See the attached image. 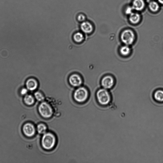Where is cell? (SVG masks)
Returning <instances> with one entry per match:
<instances>
[{"mask_svg":"<svg viewBox=\"0 0 163 163\" xmlns=\"http://www.w3.org/2000/svg\"><path fill=\"white\" fill-rule=\"evenodd\" d=\"M160 3L163 4V0H158Z\"/></svg>","mask_w":163,"mask_h":163,"instance_id":"cb8c5ba5","label":"cell"},{"mask_svg":"<svg viewBox=\"0 0 163 163\" xmlns=\"http://www.w3.org/2000/svg\"><path fill=\"white\" fill-rule=\"evenodd\" d=\"M29 91L26 87L22 88L19 91L20 94L22 96H24L28 94Z\"/></svg>","mask_w":163,"mask_h":163,"instance_id":"44dd1931","label":"cell"},{"mask_svg":"<svg viewBox=\"0 0 163 163\" xmlns=\"http://www.w3.org/2000/svg\"><path fill=\"white\" fill-rule=\"evenodd\" d=\"M34 97L38 101H42L44 99V97L42 94L40 92L36 91L34 93Z\"/></svg>","mask_w":163,"mask_h":163,"instance_id":"ac0fdd59","label":"cell"},{"mask_svg":"<svg viewBox=\"0 0 163 163\" xmlns=\"http://www.w3.org/2000/svg\"><path fill=\"white\" fill-rule=\"evenodd\" d=\"M154 99L157 102H163V91L158 90L156 92L154 95Z\"/></svg>","mask_w":163,"mask_h":163,"instance_id":"5bb4252c","label":"cell"},{"mask_svg":"<svg viewBox=\"0 0 163 163\" xmlns=\"http://www.w3.org/2000/svg\"><path fill=\"white\" fill-rule=\"evenodd\" d=\"M37 130L39 134H45L47 130V127L44 124H40L37 127Z\"/></svg>","mask_w":163,"mask_h":163,"instance_id":"e0dca14e","label":"cell"},{"mask_svg":"<svg viewBox=\"0 0 163 163\" xmlns=\"http://www.w3.org/2000/svg\"><path fill=\"white\" fill-rule=\"evenodd\" d=\"M149 7L152 11L155 12L159 10V4L156 2L152 1L150 3Z\"/></svg>","mask_w":163,"mask_h":163,"instance_id":"d6986e66","label":"cell"},{"mask_svg":"<svg viewBox=\"0 0 163 163\" xmlns=\"http://www.w3.org/2000/svg\"><path fill=\"white\" fill-rule=\"evenodd\" d=\"M80 27L82 31L86 34H90L94 30L92 24L89 21H85L82 22Z\"/></svg>","mask_w":163,"mask_h":163,"instance_id":"30bf717a","label":"cell"},{"mask_svg":"<svg viewBox=\"0 0 163 163\" xmlns=\"http://www.w3.org/2000/svg\"><path fill=\"white\" fill-rule=\"evenodd\" d=\"M144 2L143 0H134L132 4V8L137 11H141L144 8Z\"/></svg>","mask_w":163,"mask_h":163,"instance_id":"7c38bea8","label":"cell"},{"mask_svg":"<svg viewBox=\"0 0 163 163\" xmlns=\"http://www.w3.org/2000/svg\"><path fill=\"white\" fill-rule=\"evenodd\" d=\"M22 131L23 134L26 137L31 138L35 134V127L32 123L27 122L25 123L22 127Z\"/></svg>","mask_w":163,"mask_h":163,"instance_id":"52a82bcc","label":"cell"},{"mask_svg":"<svg viewBox=\"0 0 163 163\" xmlns=\"http://www.w3.org/2000/svg\"><path fill=\"white\" fill-rule=\"evenodd\" d=\"M96 97L98 102L101 105H108L111 102V97L106 89H101L98 90L96 93Z\"/></svg>","mask_w":163,"mask_h":163,"instance_id":"6da1fadb","label":"cell"},{"mask_svg":"<svg viewBox=\"0 0 163 163\" xmlns=\"http://www.w3.org/2000/svg\"><path fill=\"white\" fill-rule=\"evenodd\" d=\"M135 36V34L130 30H126L121 34V39L125 45H130L134 42Z\"/></svg>","mask_w":163,"mask_h":163,"instance_id":"5b68a950","label":"cell"},{"mask_svg":"<svg viewBox=\"0 0 163 163\" xmlns=\"http://www.w3.org/2000/svg\"><path fill=\"white\" fill-rule=\"evenodd\" d=\"M133 9L132 7H127L126 11V13L127 14H130L132 13Z\"/></svg>","mask_w":163,"mask_h":163,"instance_id":"7402d4cb","label":"cell"},{"mask_svg":"<svg viewBox=\"0 0 163 163\" xmlns=\"http://www.w3.org/2000/svg\"><path fill=\"white\" fill-rule=\"evenodd\" d=\"M140 19V15L138 13H132L130 14V21L132 23L136 24L138 23L139 22Z\"/></svg>","mask_w":163,"mask_h":163,"instance_id":"9a60e30c","label":"cell"},{"mask_svg":"<svg viewBox=\"0 0 163 163\" xmlns=\"http://www.w3.org/2000/svg\"><path fill=\"white\" fill-rule=\"evenodd\" d=\"M56 142V138L51 133H46L43 136L41 144L42 147L46 150H50L55 146Z\"/></svg>","mask_w":163,"mask_h":163,"instance_id":"7a4b0ae2","label":"cell"},{"mask_svg":"<svg viewBox=\"0 0 163 163\" xmlns=\"http://www.w3.org/2000/svg\"><path fill=\"white\" fill-rule=\"evenodd\" d=\"M73 39L74 42L77 43H81L85 40V36L81 32H78L73 34Z\"/></svg>","mask_w":163,"mask_h":163,"instance_id":"8fae6325","label":"cell"},{"mask_svg":"<svg viewBox=\"0 0 163 163\" xmlns=\"http://www.w3.org/2000/svg\"><path fill=\"white\" fill-rule=\"evenodd\" d=\"M80 68V69H81V70H86V69H81V68ZM87 73H86V74H87ZM86 74H85V76H84L83 77V78H84V77H85V76H86Z\"/></svg>","mask_w":163,"mask_h":163,"instance_id":"603a6c76","label":"cell"},{"mask_svg":"<svg viewBox=\"0 0 163 163\" xmlns=\"http://www.w3.org/2000/svg\"><path fill=\"white\" fill-rule=\"evenodd\" d=\"M88 95L87 89L84 87H80L75 91L73 97L76 101L81 103L85 101L87 99Z\"/></svg>","mask_w":163,"mask_h":163,"instance_id":"3957f363","label":"cell"},{"mask_svg":"<svg viewBox=\"0 0 163 163\" xmlns=\"http://www.w3.org/2000/svg\"><path fill=\"white\" fill-rule=\"evenodd\" d=\"M101 84L103 88L106 89L107 90L110 89L114 85V79L112 76H106L102 79Z\"/></svg>","mask_w":163,"mask_h":163,"instance_id":"9c48e42d","label":"cell"},{"mask_svg":"<svg viewBox=\"0 0 163 163\" xmlns=\"http://www.w3.org/2000/svg\"><path fill=\"white\" fill-rule=\"evenodd\" d=\"M77 19L78 22H82L86 21V17L85 14L80 13L78 15Z\"/></svg>","mask_w":163,"mask_h":163,"instance_id":"ffe728a7","label":"cell"},{"mask_svg":"<svg viewBox=\"0 0 163 163\" xmlns=\"http://www.w3.org/2000/svg\"><path fill=\"white\" fill-rule=\"evenodd\" d=\"M39 83L36 78L33 77H29L27 79L25 83V87L29 91L36 90L38 87Z\"/></svg>","mask_w":163,"mask_h":163,"instance_id":"ba28073f","label":"cell"},{"mask_svg":"<svg viewBox=\"0 0 163 163\" xmlns=\"http://www.w3.org/2000/svg\"><path fill=\"white\" fill-rule=\"evenodd\" d=\"M38 111L39 114L43 117L49 118L53 113V110L51 106L46 102H43L39 105Z\"/></svg>","mask_w":163,"mask_h":163,"instance_id":"277c9868","label":"cell"},{"mask_svg":"<svg viewBox=\"0 0 163 163\" xmlns=\"http://www.w3.org/2000/svg\"><path fill=\"white\" fill-rule=\"evenodd\" d=\"M131 52V49L129 45H125L122 46L120 49V52L123 56H128Z\"/></svg>","mask_w":163,"mask_h":163,"instance_id":"2e32d148","label":"cell"},{"mask_svg":"<svg viewBox=\"0 0 163 163\" xmlns=\"http://www.w3.org/2000/svg\"><path fill=\"white\" fill-rule=\"evenodd\" d=\"M68 81L70 85L73 87H78L81 86L83 81L82 76L80 74H72L68 78Z\"/></svg>","mask_w":163,"mask_h":163,"instance_id":"8992f818","label":"cell"},{"mask_svg":"<svg viewBox=\"0 0 163 163\" xmlns=\"http://www.w3.org/2000/svg\"><path fill=\"white\" fill-rule=\"evenodd\" d=\"M23 102L26 105L31 106L33 105L35 102V98L32 95L28 94L24 96Z\"/></svg>","mask_w":163,"mask_h":163,"instance_id":"4fadbf2b","label":"cell"}]
</instances>
